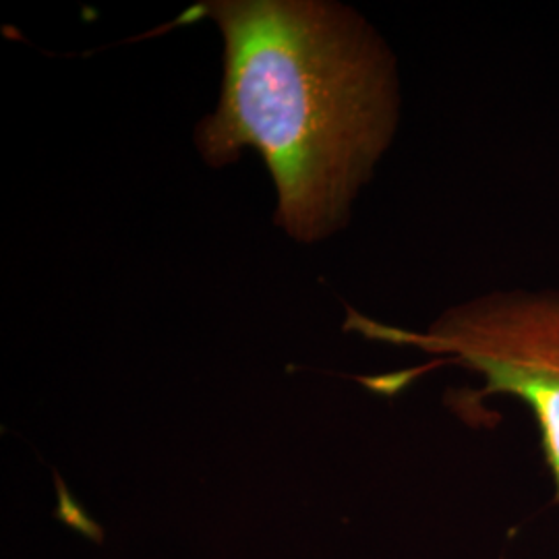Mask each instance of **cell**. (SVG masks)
I'll use <instances>...</instances> for the list:
<instances>
[{"mask_svg":"<svg viewBox=\"0 0 559 559\" xmlns=\"http://www.w3.org/2000/svg\"><path fill=\"white\" fill-rule=\"evenodd\" d=\"M224 36L218 110L198 129L224 166L253 147L278 189L276 222L313 242L346 221L390 145L399 117L394 59L346 7L311 0H224L201 9Z\"/></svg>","mask_w":559,"mask_h":559,"instance_id":"6da1fadb","label":"cell"},{"mask_svg":"<svg viewBox=\"0 0 559 559\" xmlns=\"http://www.w3.org/2000/svg\"><path fill=\"white\" fill-rule=\"evenodd\" d=\"M346 330L365 338L413 346L485 378L477 400L508 394L537 420L540 450L559 503V293H496L441 316L425 332L390 328L353 309Z\"/></svg>","mask_w":559,"mask_h":559,"instance_id":"7a4b0ae2","label":"cell"}]
</instances>
